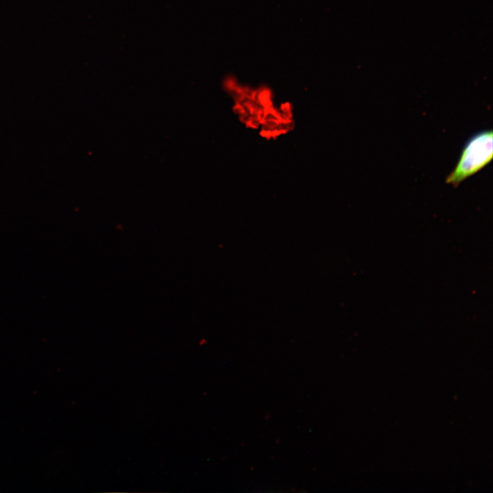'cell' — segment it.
Returning a JSON list of instances; mask_svg holds the SVG:
<instances>
[{"mask_svg": "<svg viewBox=\"0 0 493 493\" xmlns=\"http://www.w3.org/2000/svg\"><path fill=\"white\" fill-rule=\"evenodd\" d=\"M225 87L234 101V110L246 126L257 129L268 110L274 106L273 93L267 87L242 86L229 79Z\"/></svg>", "mask_w": 493, "mask_h": 493, "instance_id": "obj_1", "label": "cell"}, {"mask_svg": "<svg viewBox=\"0 0 493 493\" xmlns=\"http://www.w3.org/2000/svg\"><path fill=\"white\" fill-rule=\"evenodd\" d=\"M493 156V132L481 131L466 142L460 157L445 181L457 187L462 181L488 165Z\"/></svg>", "mask_w": 493, "mask_h": 493, "instance_id": "obj_2", "label": "cell"}, {"mask_svg": "<svg viewBox=\"0 0 493 493\" xmlns=\"http://www.w3.org/2000/svg\"><path fill=\"white\" fill-rule=\"evenodd\" d=\"M290 104L273 106L264 116L260 126L263 137L274 138L290 131L293 127Z\"/></svg>", "mask_w": 493, "mask_h": 493, "instance_id": "obj_3", "label": "cell"}]
</instances>
